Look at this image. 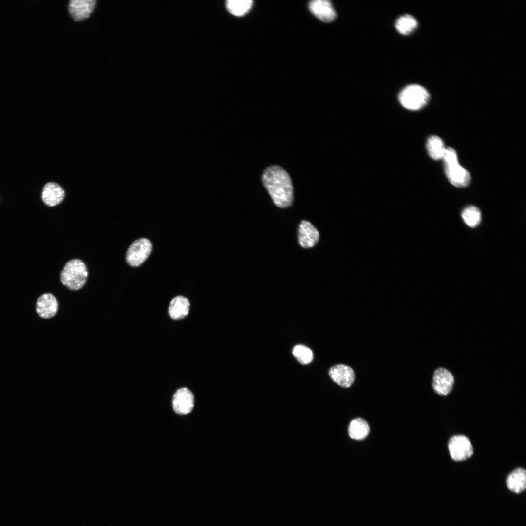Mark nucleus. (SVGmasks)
<instances>
[{"label": "nucleus", "mask_w": 526, "mask_h": 526, "mask_svg": "<svg viewBox=\"0 0 526 526\" xmlns=\"http://www.w3.org/2000/svg\"><path fill=\"white\" fill-rule=\"evenodd\" d=\"M262 181L274 203L280 208L291 205L293 201V188L291 178L282 168L270 166L265 169Z\"/></svg>", "instance_id": "1"}, {"label": "nucleus", "mask_w": 526, "mask_h": 526, "mask_svg": "<svg viewBox=\"0 0 526 526\" xmlns=\"http://www.w3.org/2000/svg\"><path fill=\"white\" fill-rule=\"evenodd\" d=\"M442 159L444 164L445 174L451 184L457 187H464L469 185L470 175L459 163L456 151L453 148H446Z\"/></svg>", "instance_id": "2"}, {"label": "nucleus", "mask_w": 526, "mask_h": 526, "mask_svg": "<svg viewBox=\"0 0 526 526\" xmlns=\"http://www.w3.org/2000/svg\"><path fill=\"white\" fill-rule=\"evenodd\" d=\"M87 276L85 263L80 259H74L65 264L60 273V280L69 289L76 291L84 286Z\"/></svg>", "instance_id": "3"}, {"label": "nucleus", "mask_w": 526, "mask_h": 526, "mask_svg": "<svg viewBox=\"0 0 526 526\" xmlns=\"http://www.w3.org/2000/svg\"><path fill=\"white\" fill-rule=\"evenodd\" d=\"M430 94L423 86L411 84L405 87L399 93V102L405 108L410 110H418L428 102Z\"/></svg>", "instance_id": "4"}, {"label": "nucleus", "mask_w": 526, "mask_h": 526, "mask_svg": "<svg viewBox=\"0 0 526 526\" xmlns=\"http://www.w3.org/2000/svg\"><path fill=\"white\" fill-rule=\"evenodd\" d=\"M152 248L151 242L147 238H142L134 241L126 253L127 263L132 267L139 266L148 258Z\"/></svg>", "instance_id": "5"}, {"label": "nucleus", "mask_w": 526, "mask_h": 526, "mask_svg": "<svg viewBox=\"0 0 526 526\" xmlns=\"http://www.w3.org/2000/svg\"><path fill=\"white\" fill-rule=\"evenodd\" d=\"M448 448L451 458L455 461H461L470 458L473 454V449L469 439L462 435L451 438Z\"/></svg>", "instance_id": "6"}, {"label": "nucleus", "mask_w": 526, "mask_h": 526, "mask_svg": "<svg viewBox=\"0 0 526 526\" xmlns=\"http://www.w3.org/2000/svg\"><path fill=\"white\" fill-rule=\"evenodd\" d=\"M454 384V376L449 370L439 367L434 371L432 386L437 394L441 396L448 395L452 391Z\"/></svg>", "instance_id": "7"}, {"label": "nucleus", "mask_w": 526, "mask_h": 526, "mask_svg": "<svg viewBox=\"0 0 526 526\" xmlns=\"http://www.w3.org/2000/svg\"><path fill=\"white\" fill-rule=\"evenodd\" d=\"M194 398L192 393L188 388H181L175 393L172 406L175 413L180 415L189 413L194 407Z\"/></svg>", "instance_id": "8"}, {"label": "nucleus", "mask_w": 526, "mask_h": 526, "mask_svg": "<svg viewBox=\"0 0 526 526\" xmlns=\"http://www.w3.org/2000/svg\"><path fill=\"white\" fill-rule=\"evenodd\" d=\"M319 238V231L310 222L303 220L300 223L298 239L301 246L304 248H311L318 242Z\"/></svg>", "instance_id": "9"}, {"label": "nucleus", "mask_w": 526, "mask_h": 526, "mask_svg": "<svg viewBox=\"0 0 526 526\" xmlns=\"http://www.w3.org/2000/svg\"><path fill=\"white\" fill-rule=\"evenodd\" d=\"M36 307L37 313L40 317L50 319L57 313L58 303L53 294L47 293L43 294L38 299Z\"/></svg>", "instance_id": "10"}, {"label": "nucleus", "mask_w": 526, "mask_h": 526, "mask_svg": "<svg viewBox=\"0 0 526 526\" xmlns=\"http://www.w3.org/2000/svg\"><path fill=\"white\" fill-rule=\"evenodd\" d=\"M329 375L334 382L344 388L350 387L355 377L353 370L344 364H338L332 367L329 369Z\"/></svg>", "instance_id": "11"}, {"label": "nucleus", "mask_w": 526, "mask_h": 526, "mask_svg": "<svg viewBox=\"0 0 526 526\" xmlns=\"http://www.w3.org/2000/svg\"><path fill=\"white\" fill-rule=\"evenodd\" d=\"M309 9L315 16L323 22H331L336 17L331 2L327 0L311 1L309 4Z\"/></svg>", "instance_id": "12"}, {"label": "nucleus", "mask_w": 526, "mask_h": 526, "mask_svg": "<svg viewBox=\"0 0 526 526\" xmlns=\"http://www.w3.org/2000/svg\"><path fill=\"white\" fill-rule=\"evenodd\" d=\"M95 0H71L68 9L73 19L77 21L87 19L94 9Z\"/></svg>", "instance_id": "13"}, {"label": "nucleus", "mask_w": 526, "mask_h": 526, "mask_svg": "<svg viewBox=\"0 0 526 526\" xmlns=\"http://www.w3.org/2000/svg\"><path fill=\"white\" fill-rule=\"evenodd\" d=\"M65 196L62 188L55 182H48L43 187L41 198L47 206H55L60 203Z\"/></svg>", "instance_id": "14"}, {"label": "nucleus", "mask_w": 526, "mask_h": 526, "mask_svg": "<svg viewBox=\"0 0 526 526\" xmlns=\"http://www.w3.org/2000/svg\"><path fill=\"white\" fill-rule=\"evenodd\" d=\"M190 303L184 296H177L171 301L168 309L170 317L174 320L184 318L189 312Z\"/></svg>", "instance_id": "15"}, {"label": "nucleus", "mask_w": 526, "mask_h": 526, "mask_svg": "<svg viewBox=\"0 0 526 526\" xmlns=\"http://www.w3.org/2000/svg\"><path fill=\"white\" fill-rule=\"evenodd\" d=\"M508 488L515 493L524 491L526 488V471L522 468H518L511 472L507 478Z\"/></svg>", "instance_id": "16"}, {"label": "nucleus", "mask_w": 526, "mask_h": 526, "mask_svg": "<svg viewBox=\"0 0 526 526\" xmlns=\"http://www.w3.org/2000/svg\"><path fill=\"white\" fill-rule=\"evenodd\" d=\"M370 427L368 423L362 418H356L351 421L348 427V434L353 439L361 440L369 434Z\"/></svg>", "instance_id": "17"}, {"label": "nucleus", "mask_w": 526, "mask_h": 526, "mask_svg": "<svg viewBox=\"0 0 526 526\" xmlns=\"http://www.w3.org/2000/svg\"><path fill=\"white\" fill-rule=\"evenodd\" d=\"M426 149L431 158L435 160L442 159L446 147L442 139L436 135H432L426 142Z\"/></svg>", "instance_id": "18"}, {"label": "nucleus", "mask_w": 526, "mask_h": 526, "mask_svg": "<svg viewBox=\"0 0 526 526\" xmlns=\"http://www.w3.org/2000/svg\"><path fill=\"white\" fill-rule=\"evenodd\" d=\"M417 25L418 22L413 16L405 14L398 18L395 27L401 34L407 35L413 32L417 28Z\"/></svg>", "instance_id": "19"}, {"label": "nucleus", "mask_w": 526, "mask_h": 526, "mask_svg": "<svg viewBox=\"0 0 526 526\" xmlns=\"http://www.w3.org/2000/svg\"><path fill=\"white\" fill-rule=\"evenodd\" d=\"M253 1L251 0H228L226 6L232 14L241 16L246 14L251 8Z\"/></svg>", "instance_id": "20"}, {"label": "nucleus", "mask_w": 526, "mask_h": 526, "mask_svg": "<svg viewBox=\"0 0 526 526\" xmlns=\"http://www.w3.org/2000/svg\"><path fill=\"white\" fill-rule=\"evenodd\" d=\"M461 216L465 223L470 227L478 225L481 220V211L474 206L465 207L462 212Z\"/></svg>", "instance_id": "21"}, {"label": "nucleus", "mask_w": 526, "mask_h": 526, "mask_svg": "<svg viewBox=\"0 0 526 526\" xmlns=\"http://www.w3.org/2000/svg\"><path fill=\"white\" fill-rule=\"evenodd\" d=\"M293 354L296 359L302 364L310 363L313 358V354L311 350L303 345L295 346L293 349Z\"/></svg>", "instance_id": "22"}]
</instances>
